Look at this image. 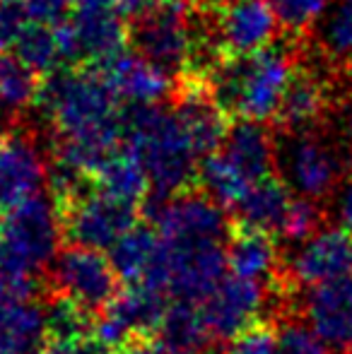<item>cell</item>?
<instances>
[{"mask_svg": "<svg viewBox=\"0 0 352 354\" xmlns=\"http://www.w3.org/2000/svg\"><path fill=\"white\" fill-rule=\"evenodd\" d=\"M277 328L270 323H254L230 337L225 347V354H275Z\"/></svg>", "mask_w": 352, "mask_h": 354, "instance_id": "cell-32", "label": "cell"}, {"mask_svg": "<svg viewBox=\"0 0 352 354\" xmlns=\"http://www.w3.org/2000/svg\"><path fill=\"white\" fill-rule=\"evenodd\" d=\"M41 84L37 71L24 66L17 56H5L0 61V111L8 116L27 111L39 102Z\"/></svg>", "mask_w": 352, "mask_h": 354, "instance_id": "cell-26", "label": "cell"}, {"mask_svg": "<svg viewBox=\"0 0 352 354\" xmlns=\"http://www.w3.org/2000/svg\"><path fill=\"white\" fill-rule=\"evenodd\" d=\"M94 68H99L113 94L128 106H157L176 92L174 75L138 53L136 48H126Z\"/></svg>", "mask_w": 352, "mask_h": 354, "instance_id": "cell-17", "label": "cell"}, {"mask_svg": "<svg viewBox=\"0 0 352 354\" xmlns=\"http://www.w3.org/2000/svg\"><path fill=\"white\" fill-rule=\"evenodd\" d=\"M319 27L321 48L335 61L352 56V0H333Z\"/></svg>", "mask_w": 352, "mask_h": 354, "instance_id": "cell-28", "label": "cell"}, {"mask_svg": "<svg viewBox=\"0 0 352 354\" xmlns=\"http://www.w3.org/2000/svg\"><path fill=\"white\" fill-rule=\"evenodd\" d=\"M75 5L82 8H102V10H111V12L121 15V17H138L142 10L150 5V0H75Z\"/></svg>", "mask_w": 352, "mask_h": 354, "instance_id": "cell-35", "label": "cell"}, {"mask_svg": "<svg viewBox=\"0 0 352 354\" xmlns=\"http://www.w3.org/2000/svg\"><path fill=\"white\" fill-rule=\"evenodd\" d=\"M22 5L32 22L53 27L71 15V10L75 8V0H22Z\"/></svg>", "mask_w": 352, "mask_h": 354, "instance_id": "cell-33", "label": "cell"}, {"mask_svg": "<svg viewBox=\"0 0 352 354\" xmlns=\"http://www.w3.org/2000/svg\"><path fill=\"white\" fill-rule=\"evenodd\" d=\"M292 201H295V196H292V188L285 183V178L272 174V176L256 183L232 212L237 214L241 227L280 234Z\"/></svg>", "mask_w": 352, "mask_h": 354, "instance_id": "cell-22", "label": "cell"}, {"mask_svg": "<svg viewBox=\"0 0 352 354\" xmlns=\"http://www.w3.org/2000/svg\"><path fill=\"white\" fill-rule=\"evenodd\" d=\"M39 106L56 138L53 186L58 201L85 188L97 167L121 147L126 111L94 66H68L41 84Z\"/></svg>", "mask_w": 352, "mask_h": 354, "instance_id": "cell-1", "label": "cell"}, {"mask_svg": "<svg viewBox=\"0 0 352 354\" xmlns=\"http://www.w3.org/2000/svg\"><path fill=\"white\" fill-rule=\"evenodd\" d=\"M350 306H352V301H350Z\"/></svg>", "mask_w": 352, "mask_h": 354, "instance_id": "cell-43", "label": "cell"}, {"mask_svg": "<svg viewBox=\"0 0 352 354\" xmlns=\"http://www.w3.org/2000/svg\"><path fill=\"white\" fill-rule=\"evenodd\" d=\"M157 333L160 345L172 354H205L210 342L215 340L203 318L201 304L183 299H172Z\"/></svg>", "mask_w": 352, "mask_h": 354, "instance_id": "cell-23", "label": "cell"}, {"mask_svg": "<svg viewBox=\"0 0 352 354\" xmlns=\"http://www.w3.org/2000/svg\"><path fill=\"white\" fill-rule=\"evenodd\" d=\"M29 294H32V282L12 277L10 272H5L3 268H0V308L8 301H12V299L29 297Z\"/></svg>", "mask_w": 352, "mask_h": 354, "instance_id": "cell-37", "label": "cell"}, {"mask_svg": "<svg viewBox=\"0 0 352 354\" xmlns=\"http://www.w3.org/2000/svg\"><path fill=\"white\" fill-rule=\"evenodd\" d=\"M66 236L61 201L46 193L19 203L3 212L0 222V268L19 280L34 282L46 272L61 253V239Z\"/></svg>", "mask_w": 352, "mask_h": 354, "instance_id": "cell-5", "label": "cell"}, {"mask_svg": "<svg viewBox=\"0 0 352 354\" xmlns=\"http://www.w3.org/2000/svg\"><path fill=\"white\" fill-rule=\"evenodd\" d=\"M282 178L292 193L309 201H326L340 183V157L333 145L326 142L314 131L287 133L282 152H277Z\"/></svg>", "mask_w": 352, "mask_h": 354, "instance_id": "cell-11", "label": "cell"}, {"mask_svg": "<svg viewBox=\"0 0 352 354\" xmlns=\"http://www.w3.org/2000/svg\"><path fill=\"white\" fill-rule=\"evenodd\" d=\"M191 8L183 0H150L131 24L133 48L174 77L191 68L196 53V19L191 17Z\"/></svg>", "mask_w": 352, "mask_h": 354, "instance_id": "cell-6", "label": "cell"}, {"mask_svg": "<svg viewBox=\"0 0 352 354\" xmlns=\"http://www.w3.org/2000/svg\"><path fill=\"white\" fill-rule=\"evenodd\" d=\"M201 17L203 37L217 61L263 51L285 29L270 0H232L217 10H201Z\"/></svg>", "mask_w": 352, "mask_h": 354, "instance_id": "cell-7", "label": "cell"}, {"mask_svg": "<svg viewBox=\"0 0 352 354\" xmlns=\"http://www.w3.org/2000/svg\"><path fill=\"white\" fill-rule=\"evenodd\" d=\"M48 174L46 152L32 131L10 128L0 133V212L44 193Z\"/></svg>", "mask_w": 352, "mask_h": 354, "instance_id": "cell-15", "label": "cell"}, {"mask_svg": "<svg viewBox=\"0 0 352 354\" xmlns=\"http://www.w3.org/2000/svg\"><path fill=\"white\" fill-rule=\"evenodd\" d=\"M29 22L32 19L24 12L22 0H0V41L5 46H12V41Z\"/></svg>", "mask_w": 352, "mask_h": 354, "instance_id": "cell-34", "label": "cell"}, {"mask_svg": "<svg viewBox=\"0 0 352 354\" xmlns=\"http://www.w3.org/2000/svg\"><path fill=\"white\" fill-rule=\"evenodd\" d=\"M297 66L292 46L275 41L249 56L220 58L205 77L227 116L268 123L275 121Z\"/></svg>", "mask_w": 352, "mask_h": 354, "instance_id": "cell-2", "label": "cell"}, {"mask_svg": "<svg viewBox=\"0 0 352 354\" xmlns=\"http://www.w3.org/2000/svg\"><path fill=\"white\" fill-rule=\"evenodd\" d=\"M275 354H333V350L306 323L290 321L277 328Z\"/></svg>", "mask_w": 352, "mask_h": 354, "instance_id": "cell-31", "label": "cell"}, {"mask_svg": "<svg viewBox=\"0 0 352 354\" xmlns=\"http://www.w3.org/2000/svg\"><path fill=\"white\" fill-rule=\"evenodd\" d=\"M232 3V0H193V8L198 10H217L222 8V5Z\"/></svg>", "mask_w": 352, "mask_h": 354, "instance_id": "cell-40", "label": "cell"}, {"mask_svg": "<svg viewBox=\"0 0 352 354\" xmlns=\"http://www.w3.org/2000/svg\"><path fill=\"white\" fill-rule=\"evenodd\" d=\"M319 229H324V210L319 207V203L297 196L285 214V222H282L277 236L290 246H299L306 239L314 236Z\"/></svg>", "mask_w": 352, "mask_h": 354, "instance_id": "cell-29", "label": "cell"}, {"mask_svg": "<svg viewBox=\"0 0 352 354\" xmlns=\"http://www.w3.org/2000/svg\"><path fill=\"white\" fill-rule=\"evenodd\" d=\"M66 236L77 246L94 251H111L133 227H138V210L133 203L118 201L97 191H77L61 201Z\"/></svg>", "mask_w": 352, "mask_h": 354, "instance_id": "cell-10", "label": "cell"}, {"mask_svg": "<svg viewBox=\"0 0 352 354\" xmlns=\"http://www.w3.org/2000/svg\"><path fill=\"white\" fill-rule=\"evenodd\" d=\"M48 272L56 297L85 311L87 316L104 311L118 294L121 277L104 251L73 243L58 253Z\"/></svg>", "mask_w": 352, "mask_h": 354, "instance_id": "cell-8", "label": "cell"}, {"mask_svg": "<svg viewBox=\"0 0 352 354\" xmlns=\"http://www.w3.org/2000/svg\"><path fill=\"white\" fill-rule=\"evenodd\" d=\"M12 56H17L24 66H29L39 75H51L61 71V48L56 41V32L48 24L29 22L27 27L19 32V37L12 41Z\"/></svg>", "mask_w": 352, "mask_h": 354, "instance_id": "cell-27", "label": "cell"}, {"mask_svg": "<svg viewBox=\"0 0 352 354\" xmlns=\"http://www.w3.org/2000/svg\"><path fill=\"white\" fill-rule=\"evenodd\" d=\"M282 27L292 37H302L324 19L333 0H270Z\"/></svg>", "mask_w": 352, "mask_h": 354, "instance_id": "cell-30", "label": "cell"}, {"mask_svg": "<svg viewBox=\"0 0 352 354\" xmlns=\"http://www.w3.org/2000/svg\"><path fill=\"white\" fill-rule=\"evenodd\" d=\"M116 354H172L167 352L165 347L160 345V342H142V340H136L131 342V345L121 347V350H116Z\"/></svg>", "mask_w": 352, "mask_h": 354, "instance_id": "cell-39", "label": "cell"}, {"mask_svg": "<svg viewBox=\"0 0 352 354\" xmlns=\"http://www.w3.org/2000/svg\"><path fill=\"white\" fill-rule=\"evenodd\" d=\"M338 212H340V219H343V227L352 229V174L348 178V183L343 186V191H340Z\"/></svg>", "mask_w": 352, "mask_h": 354, "instance_id": "cell-38", "label": "cell"}, {"mask_svg": "<svg viewBox=\"0 0 352 354\" xmlns=\"http://www.w3.org/2000/svg\"><path fill=\"white\" fill-rule=\"evenodd\" d=\"M3 58H5V44L0 41V61H3Z\"/></svg>", "mask_w": 352, "mask_h": 354, "instance_id": "cell-42", "label": "cell"}, {"mask_svg": "<svg viewBox=\"0 0 352 354\" xmlns=\"http://www.w3.org/2000/svg\"><path fill=\"white\" fill-rule=\"evenodd\" d=\"M277 164V145L266 123L237 121L230 126L220 149L201 164L203 193L225 210H234L241 198L259 181L272 176Z\"/></svg>", "mask_w": 352, "mask_h": 354, "instance_id": "cell-4", "label": "cell"}, {"mask_svg": "<svg viewBox=\"0 0 352 354\" xmlns=\"http://www.w3.org/2000/svg\"><path fill=\"white\" fill-rule=\"evenodd\" d=\"M328 104V84L319 77V73L311 71V68L297 66L290 84H287L285 97H282L280 109H277L275 123L285 133L311 131L326 116Z\"/></svg>", "mask_w": 352, "mask_h": 354, "instance_id": "cell-21", "label": "cell"}, {"mask_svg": "<svg viewBox=\"0 0 352 354\" xmlns=\"http://www.w3.org/2000/svg\"><path fill=\"white\" fill-rule=\"evenodd\" d=\"M352 275L306 289L304 323L333 352L352 354Z\"/></svg>", "mask_w": 352, "mask_h": 354, "instance_id": "cell-18", "label": "cell"}, {"mask_svg": "<svg viewBox=\"0 0 352 354\" xmlns=\"http://www.w3.org/2000/svg\"><path fill=\"white\" fill-rule=\"evenodd\" d=\"M51 337L48 311L29 297H17L0 308V354H37Z\"/></svg>", "mask_w": 352, "mask_h": 354, "instance_id": "cell-20", "label": "cell"}, {"mask_svg": "<svg viewBox=\"0 0 352 354\" xmlns=\"http://www.w3.org/2000/svg\"><path fill=\"white\" fill-rule=\"evenodd\" d=\"M272 236L275 234L241 227L227 241V272L244 277V280L268 284L272 289H277V284L285 287L282 282L285 263H282L280 248Z\"/></svg>", "mask_w": 352, "mask_h": 354, "instance_id": "cell-19", "label": "cell"}, {"mask_svg": "<svg viewBox=\"0 0 352 354\" xmlns=\"http://www.w3.org/2000/svg\"><path fill=\"white\" fill-rule=\"evenodd\" d=\"M92 188L113 196L118 201H126L136 205L147 191H150V181H147L145 169L136 159V154L123 145V147L113 149L106 159L97 167V171L89 178Z\"/></svg>", "mask_w": 352, "mask_h": 354, "instance_id": "cell-24", "label": "cell"}, {"mask_svg": "<svg viewBox=\"0 0 352 354\" xmlns=\"http://www.w3.org/2000/svg\"><path fill=\"white\" fill-rule=\"evenodd\" d=\"M268 292H277V289L227 272L225 280L201 301L203 318L212 337L230 340L244 328L259 323V316L268 301Z\"/></svg>", "mask_w": 352, "mask_h": 354, "instance_id": "cell-16", "label": "cell"}, {"mask_svg": "<svg viewBox=\"0 0 352 354\" xmlns=\"http://www.w3.org/2000/svg\"><path fill=\"white\" fill-rule=\"evenodd\" d=\"M61 58L68 66H102L131 44L126 17L102 8L75 5L63 22L53 24Z\"/></svg>", "mask_w": 352, "mask_h": 354, "instance_id": "cell-9", "label": "cell"}, {"mask_svg": "<svg viewBox=\"0 0 352 354\" xmlns=\"http://www.w3.org/2000/svg\"><path fill=\"white\" fill-rule=\"evenodd\" d=\"M41 354H104V350L92 337H77V340H51Z\"/></svg>", "mask_w": 352, "mask_h": 354, "instance_id": "cell-36", "label": "cell"}, {"mask_svg": "<svg viewBox=\"0 0 352 354\" xmlns=\"http://www.w3.org/2000/svg\"><path fill=\"white\" fill-rule=\"evenodd\" d=\"M352 275V229L324 227L295 246L285 261L282 282L287 292L314 289Z\"/></svg>", "mask_w": 352, "mask_h": 354, "instance_id": "cell-13", "label": "cell"}, {"mask_svg": "<svg viewBox=\"0 0 352 354\" xmlns=\"http://www.w3.org/2000/svg\"><path fill=\"white\" fill-rule=\"evenodd\" d=\"M343 66H345V75H348L350 82H352V56L348 58V61H343Z\"/></svg>", "mask_w": 352, "mask_h": 354, "instance_id": "cell-41", "label": "cell"}, {"mask_svg": "<svg viewBox=\"0 0 352 354\" xmlns=\"http://www.w3.org/2000/svg\"><path fill=\"white\" fill-rule=\"evenodd\" d=\"M123 145L145 169L150 191L157 198L186 193L191 181L201 174L203 157L174 109L160 104L131 106L126 111Z\"/></svg>", "mask_w": 352, "mask_h": 354, "instance_id": "cell-3", "label": "cell"}, {"mask_svg": "<svg viewBox=\"0 0 352 354\" xmlns=\"http://www.w3.org/2000/svg\"><path fill=\"white\" fill-rule=\"evenodd\" d=\"M162 241L152 227H133L116 246L109 251L118 277L128 284H145L160 261Z\"/></svg>", "mask_w": 352, "mask_h": 354, "instance_id": "cell-25", "label": "cell"}, {"mask_svg": "<svg viewBox=\"0 0 352 354\" xmlns=\"http://www.w3.org/2000/svg\"><path fill=\"white\" fill-rule=\"evenodd\" d=\"M167 306L169 299L165 294L145 284H128V289L118 292L116 299L97 313L89 337L102 350H121L150 330H157Z\"/></svg>", "mask_w": 352, "mask_h": 354, "instance_id": "cell-12", "label": "cell"}, {"mask_svg": "<svg viewBox=\"0 0 352 354\" xmlns=\"http://www.w3.org/2000/svg\"><path fill=\"white\" fill-rule=\"evenodd\" d=\"M225 207L205 193H178L162 198L152 212V229L165 243L174 246H203L227 243Z\"/></svg>", "mask_w": 352, "mask_h": 354, "instance_id": "cell-14", "label": "cell"}]
</instances>
